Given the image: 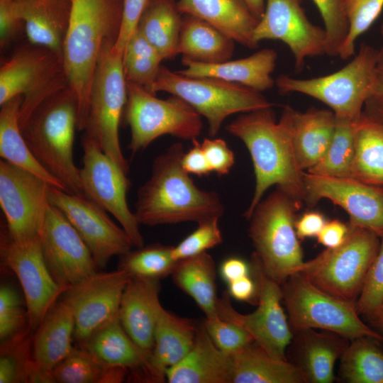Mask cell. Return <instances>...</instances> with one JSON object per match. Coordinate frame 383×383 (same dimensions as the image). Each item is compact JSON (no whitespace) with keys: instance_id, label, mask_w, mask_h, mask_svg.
<instances>
[{"instance_id":"cell-1","label":"cell","mask_w":383,"mask_h":383,"mask_svg":"<svg viewBox=\"0 0 383 383\" xmlns=\"http://www.w3.org/2000/svg\"><path fill=\"white\" fill-rule=\"evenodd\" d=\"M294 109L283 107L278 121L272 107L243 113L226 126L248 150L254 168L255 187L244 216L248 219L272 186L301 203L305 201L304 172L293 145Z\"/></svg>"},{"instance_id":"cell-2","label":"cell","mask_w":383,"mask_h":383,"mask_svg":"<svg viewBox=\"0 0 383 383\" xmlns=\"http://www.w3.org/2000/svg\"><path fill=\"white\" fill-rule=\"evenodd\" d=\"M184 152L176 143L155 158L150 178L138 191L134 214L140 224L198 223L223 216L219 195L198 188L183 168Z\"/></svg>"},{"instance_id":"cell-3","label":"cell","mask_w":383,"mask_h":383,"mask_svg":"<svg viewBox=\"0 0 383 383\" xmlns=\"http://www.w3.org/2000/svg\"><path fill=\"white\" fill-rule=\"evenodd\" d=\"M69 26L63 45V65L78 106L77 130L84 131L89 96L103 46L116 42L123 0H70Z\"/></svg>"},{"instance_id":"cell-4","label":"cell","mask_w":383,"mask_h":383,"mask_svg":"<svg viewBox=\"0 0 383 383\" xmlns=\"http://www.w3.org/2000/svg\"><path fill=\"white\" fill-rule=\"evenodd\" d=\"M77 121V99L67 86L42 103L21 131L40 165L59 179L68 192L84 195L79 169L73 157Z\"/></svg>"},{"instance_id":"cell-5","label":"cell","mask_w":383,"mask_h":383,"mask_svg":"<svg viewBox=\"0 0 383 383\" xmlns=\"http://www.w3.org/2000/svg\"><path fill=\"white\" fill-rule=\"evenodd\" d=\"M301 204L277 188L259 202L248 218L253 256L265 274L281 285L304 262L295 229Z\"/></svg>"},{"instance_id":"cell-6","label":"cell","mask_w":383,"mask_h":383,"mask_svg":"<svg viewBox=\"0 0 383 383\" xmlns=\"http://www.w3.org/2000/svg\"><path fill=\"white\" fill-rule=\"evenodd\" d=\"M146 89L153 94L165 91L183 99L206 118L211 137L217 135L229 116L274 105L262 92L244 85L213 77H190L162 65Z\"/></svg>"},{"instance_id":"cell-7","label":"cell","mask_w":383,"mask_h":383,"mask_svg":"<svg viewBox=\"0 0 383 383\" xmlns=\"http://www.w3.org/2000/svg\"><path fill=\"white\" fill-rule=\"evenodd\" d=\"M378 50L362 43L354 58L324 76L297 79L286 74L275 80L279 93H300L330 107L336 118L357 121L374 84Z\"/></svg>"},{"instance_id":"cell-8","label":"cell","mask_w":383,"mask_h":383,"mask_svg":"<svg viewBox=\"0 0 383 383\" xmlns=\"http://www.w3.org/2000/svg\"><path fill=\"white\" fill-rule=\"evenodd\" d=\"M348 225V235L340 245L326 248L304 262L296 273L328 294L355 303L380 243L373 232Z\"/></svg>"},{"instance_id":"cell-9","label":"cell","mask_w":383,"mask_h":383,"mask_svg":"<svg viewBox=\"0 0 383 383\" xmlns=\"http://www.w3.org/2000/svg\"><path fill=\"white\" fill-rule=\"evenodd\" d=\"M115 41L102 48L93 79L85 135L93 140L126 174L128 161L119 142L118 128L127 99L123 54Z\"/></svg>"},{"instance_id":"cell-10","label":"cell","mask_w":383,"mask_h":383,"mask_svg":"<svg viewBox=\"0 0 383 383\" xmlns=\"http://www.w3.org/2000/svg\"><path fill=\"white\" fill-rule=\"evenodd\" d=\"M282 288L294 333L318 329L338 333L350 340L364 336L383 340L382 335L361 320L355 303L328 294L296 273L291 275Z\"/></svg>"},{"instance_id":"cell-11","label":"cell","mask_w":383,"mask_h":383,"mask_svg":"<svg viewBox=\"0 0 383 383\" xmlns=\"http://www.w3.org/2000/svg\"><path fill=\"white\" fill-rule=\"evenodd\" d=\"M125 118L131 128L128 148L132 156L160 136L196 139L203 129L201 116L181 98L161 99L144 87L126 81Z\"/></svg>"},{"instance_id":"cell-12","label":"cell","mask_w":383,"mask_h":383,"mask_svg":"<svg viewBox=\"0 0 383 383\" xmlns=\"http://www.w3.org/2000/svg\"><path fill=\"white\" fill-rule=\"evenodd\" d=\"M68 86L63 58L38 46L16 52L0 68V106L22 96L21 129L46 99Z\"/></svg>"},{"instance_id":"cell-13","label":"cell","mask_w":383,"mask_h":383,"mask_svg":"<svg viewBox=\"0 0 383 383\" xmlns=\"http://www.w3.org/2000/svg\"><path fill=\"white\" fill-rule=\"evenodd\" d=\"M251 269L255 272L257 285V306L248 314L237 311L227 292L217 303L219 318L245 329L253 340L274 358L288 360L286 350L294 338L288 318L282 306V285L267 277L252 255Z\"/></svg>"},{"instance_id":"cell-14","label":"cell","mask_w":383,"mask_h":383,"mask_svg":"<svg viewBox=\"0 0 383 383\" xmlns=\"http://www.w3.org/2000/svg\"><path fill=\"white\" fill-rule=\"evenodd\" d=\"M79 178L84 194L111 213L130 236L133 246L144 245L140 223L127 203V174L91 138L84 135Z\"/></svg>"},{"instance_id":"cell-15","label":"cell","mask_w":383,"mask_h":383,"mask_svg":"<svg viewBox=\"0 0 383 383\" xmlns=\"http://www.w3.org/2000/svg\"><path fill=\"white\" fill-rule=\"evenodd\" d=\"M48 200L79 233L89 249L97 268H105L113 257L123 255L131 250L133 244L126 231L85 195L72 194L50 185Z\"/></svg>"},{"instance_id":"cell-16","label":"cell","mask_w":383,"mask_h":383,"mask_svg":"<svg viewBox=\"0 0 383 383\" xmlns=\"http://www.w3.org/2000/svg\"><path fill=\"white\" fill-rule=\"evenodd\" d=\"M50 184L11 163L0 161V206L6 218L4 230L14 241L39 237L48 208Z\"/></svg>"},{"instance_id":"cell-17","label":"cell","mask_w":383,"mask_h":383,"mask_svg":"<svg viewBox=\"0 0 383 383\" xmlns=\"http://www.w3.org/2000/svg\"><path fill=\"white\" fill-rule=\"evenodd\" d=\"M1 260L18 277L25 296L28 324L35 330L67 290L59 285L51 275L45 262L39 237L19 243L11 239L6 231L1 233Z\"/></svg>"},{"instance_id":"cell-18","label":"cell","mask_w":383,"mask_h":383,"mask_svg":"<svg viewBox=\"0 0 383 383\" xmlns=\"http://www.w3.org/2000/svg\"><path fill=\"white\" fill-rule=\"evenodd\" d=\"M303 0H265V11L254 31V40H279L291 50L295 68L301 72L306 60L327 55L324 28L307 18Z\"/></svg>"},{"instance_id":"cell-19","label":"cell","mask_w":383,"mask_h":383,"mask_svg":"<svg viewBox=\"0 0 383 383\" xmlns=\"http://www.w3.org/2000/svg\"><path fill=\"white\" fill-rule=\"evenodd\" d=\"M39 239L46 265L61 287L68 289L96 272L87 245L64 214L51 204Z\"/></svg>"},{"instance_id":"cell-20","label":"cell","mask_w":383,"mask_h":383,"mask_svg":"<svg viewBox=\"0 0 383 383\" xmlns=\"http://www.w3.org/2000/svg\"><path fill=\"white\" fill-rule=\"evenodd\" d=\"M131 277L121 269L96 272L64 292L62 300L72 308L74 316V338L80 345L118 316L122 295Z\"/></svg>"},{"instance_id":"cell-21","label":"cell","mask_w":383,"mask_h":383,"mask_svg":"<svg viewBox=\"0 0 383 383\" xmlns=\"http://www.w3.org/2000/svg\"><path fill=\"white\" fill-rule=\"evenodd\" d=\"M305 201L316 204L327 199L343 208L350 223L383 237V188L351 177L304 172Z\"/></svg>"},{"instance_id":"cell-22","label":"cell","mask_w":383,"mask_h":383,"mask_svg":"<svg viewBox=\"0 0 383 383\" xmlns=\"http://www.w3.org/2000/svg\"><path fill=\"white\" fill-rule=\"evenodd\" d=\"M160 280L131 277L118 311L120 321L131 339L150 355L157 317L162 307Z\"/></svg>"},{"instance_id":"cell-23","label":"cell","mask_w":383,"mask_h":383,"mask_svg":"<svg viewBox=\"0 0 383 383\" xmlns=\"http://www.w3.org/2000/svg\"><path fill=\"white\" fill-rule=\"evenodd\" d=\"M198 324L161 308L155 330L154 346L143 370L151 382H162L166 372L177 364L191 349Z\"/></svg>"},{"instance_id":"cell-24","label":"cell","mask_w":383,"mask_h":383,"mask_svg":"<svg viewBox=\"0 0 383 383\" xmlns=\"http://www.w3.org/2000/svg\"><path fill=\"white\" fill-rule=\"evenodd\" d=\"M170 383H232V356L213 342L203 323L187 354L166 372Z\"/></svg>"},{"instance_id":"cell-25","label":"cell","mask_w":383,"mask_h":383,"mask_svg":"<svg viewBox=\"0 0 383 383\" xmlns=\"http://www.w3.org/2000/svg\"><path fill=\"white\" fill-rule=\"evenodd\" d=\"M277 60V52L265 48L249 57L216 64L182 60L185 69L177 71L190 77H213L240 84L260 92L275 84L272 77Z\"/></svg>"},{"instance_id":"cell-26","label":"cell","mask_w":383,"mask_h":383,"mask_svg":"<svg viewBox=\"0 0 383 383\" xmlns=\"http://www.w3.org/2000/svg\"><path fill=\"white\" fill-rule=\"evenodd\" d=\"M179 10L209 23L235 42L250 49L259 44L254 31L260 19L245 0H179Z\"/></svg>"},{"instance_id":"cell-27","label":"cell","mask_w":383,"mask_h":383,"mask_svg":"<svg viewBox=\"0 0 383 383\" xmlns=\"http://www.w3.org/2000/svg\"><path fill=\"white\" fill-rule=\"evenodd\" d=\"M295 334L292 339L296 359L294 364L301 370L307 382H333L335 362L349 345L350 339L333 332L316 329Z\"/></svg>"},{"instance_id":"cell-28","label":"cell","mask_w":383,"mask_h":383,"mask_svg":"<svg viewBox=\"0 0 383 383\" xmlns=\"http://www.w3.org/2000/svg\"><path fill=\"white\" fill-rule=\"evenodd\" d=\"M16 2L29 41L62 57L71 1L23 0Z\"/></svg>"},{"instance_id":"cell-29","label":"cell","mask_w":383,"mask_h":383,"mask_svg":"<svg viewBox=\"0 0 383 383\" xmlns=\"http://www.w3.org/2000/svg\"><path fill=\"white\" fill-rule=\"evenodd\" d=\"M331 110L311 107L305 112L294 110L292 137L300 168L308 170L317 164L328 150L335 129Z\"/></svg>"},{"instance_id":"cell-30","label":"cell","mask_w":383,"mask_h":383,"mask_svg":"<svg viewBox=\"0 0 383 383\" xmlns=\"http://www.w3.org/2000/svg\"><path fill=\"white\" fill-rule=\"evenodd\" d=\"M232 356V383H305L301 370L273 357L255 341Z\"/></svg>"},{"instance_id":"cell-31","label":"cell","mask_w":383,"mask_h":383,"mask_svg":"<svg viewBox=\"0 0 383 383\" xmlns=\"http://www.w3.org/2000/svg\"><path fill=\"white\" fill-rule=\"evenodd\" d=\"M75 321L72 308L57 301L37 328L33 339V360L52 371L74 347L72 345Z\"/></svg>"},{"instance_id":"cell-32","label":"cell","mask_w":383,"mask_h":383,"mask_svg":"<svg viewBox=\"0 0 383 383\" xmlns=\"http://www.w3.org/2000/svg\"><path fill=\"white\" fill-rule=\"evenodd\" d=\"M81 345L105 367L143 370L150 357L128 335L122 326L118 314Z\"/></svg>"},{"instance_id":"cell-33","label":"cell","mask_w":383,"mask_h":383,"mask_svg":"<svg viewBox=\"0 0 383 383\" xmlns=\"http://www.w3.org/2000/svg\"><path fill=\"white\" fill-rule=\"evenodd\" d=\"M234 48L233 39L209 23L183 14L177 49L182 60L221 63L231 60Z\"/></svg>"},{"instance_id":"cell-34","label":"cell","mask_w":383,"mask_h":383,"mask_svg":"<svg viewBox=\"0 0 383 383\" xmlns=\"http://www.w3.org/2000/svg\"><path fill=\"white\" fill-rule=\"evenodd\" d=\"M22 96H17L4 104L0 110V156L11 165L28 171L50 185L68 192L65 186L47 171L28 147L19 124Z\"/></svg>"},{"instance_id":"cell-35","label":"cell","mask_w":383,"mask_h":383,"mask_svg":"<svg viewBox=\"0 0 383 383\" xmlns=\"http://www.w3.org/2000/svg\"><path fill=\"white\" fill-rule=\"evenodd\" d=\"M174 284L189 296L206 318L218 316L214 260L207 252L178 260L171 274Z\"/></svg>"},{"instance_id":"cell-36","label":"cell","mask_w":383,"mask_h":383,"mask_svg":"<svg viewBox=\"0 0 383 383\" xmlns=\"http://www.w3.org/2000/svg\"><path fill=\"white\" fill-rule=\"evenodd\" d=\"M350 177L383 188V125L363 112L355 129Z\"/></svg>"},{"instance_id":"cell-37","label":"cell","mask_w":383,"mask_h":383,"mask_svg":"<svg viewBox=\"0 0 383 383\" xmlns=\"http://www.w3.org/2000/svg\"><path fill=\"white\" fill-rule=\"evenodd\" d=\"M183 14L175 0H149L136 29L157 50L163 60L177 54Z\"/></svg>"},{"instance_id":"cell-38","label":"cell","mask_w":383,"mask_h":383,"mask_svg":"<svg viewBox=\"0 0 383 383\" xmlns=\"http://www.w3.org/2000/svg\"><path fill=\"white\" fill-rule=\"evenodd\" d=\"M375 338L351 340L340 359L339 374L349 383H383V350Z\"/></svg>"},{"instance_id":"cell-39","label":"cell","mask_w":383,"mask_h":383,"mask_svg":"<svg viewBox=\"0 0 383 383\" xmlns=\"http://www.w3.org/2000/svg\"><path fill=\"white\" fill-rule=\"evenodd\" d=\"M173 246L155 243L137 248L120 256L118 269L131 277L160 280L171 275L178 260L172 255Z\"/></svg>"},{"instance_id":"cell-40","label":"cell","mask_w":383,"mask_h":383,"mask_svg":"<svg viewBox=\"0 0 383 383\" xmlns=\"http://www.w3.org/2000/svg\"><path fill=\"white\" fill-rule=\"evenodd\" d=\"M332 141L324 155L308 172L330 177H350L354 135L357 121L336 118Z\"/></svg>"},{"instance_id":"cell-41","label":"cell","mask_w":383,"mask_h":383,"mask_svg":"<svg viewBox=\"0 0 383 383\" xmlns=\"http://www.w3.org/2000/svg\"><path fill=\"white\" fill-rule=\"evenodd\" d=\"M348 32L338 56L343 60L355 54V42L377 20L383 9V0H344Z\"/></svg>"},{"instance_id":"cell-42","label":"cell","mask_w":383,"mask_h":383,"mask_svg":"<svg viewBox=\"0 0 383 383\" xmlns=\"http://www.w3.org/2000/svg\"><path fill=\"white\" fill-rule=\"evenodd\" d=\"M106 367L84 349L74 348L52 374L58 383H101Z\"/></svg>"},{"instance_id":"cell-43","label":"cell","mask_w":383,"mask_h":383,"mask_svg":"<svg viewBox=\"0 0 383 383\" xmlns=\"http://www.w3.org/2000/svg\"><path fill=\"white\" fill-rule=\"evenodd\" d=\"M382 238L378 252L355 301L357 313L366 316L369 319L383 310V237Z\"/></svg>"},{"instance_id":"cell-44","label":"cell","mask_w":383,"mask_h":383,"mask_svg":"<svg viewBox=\"0 0 383 383\" xmlns=\"http://www.w3.org/2000/svg\"><path fill=\"white\" fill-rule=\"evenodd\" d=\"M319 11L327 37V55L338 56L348 32L344 0H312Z\"/></svg>"},{"instance_id":"cell-45","label":"cell","mask_w":383,"mask_h":383,"mask_svg":"<svg viewBox=\"0 0 383 383\" xmlns=\"http://www.w3.org/2000/svg\"><path fill=\"white\" fill-rule=\"evenodd\" d=\"M219 219L211 218L199 222L195 231L177 245L173 246L174 260H180L198 255L221 244L223 237L218 225Z\"/></svg>"},{"instance_id":"cell-46","label":"cell","mask_w":383,"mask_h":383,"mask_svg":"<svg viewBox=\"0 0 383 383\" xmlns=\"http://www.w3.org/2000/svg\"><path fill=\"white\" fill-rule=\"evenodd\" d=\"M28 348L23 335L1 343L0 383L27 382Z\"/></svg>"},{"instance_id":"cell-47","label":"cell","mask_w":383,"mask_h":383,"mask_svg":"<svg viewBox=\"0 0 383 383\" xmlns=\"http://www.w3.org/2000/svg\"><path fill=\"white\" fill-rule=\"evenodd\" d=\"M27 318L22 301L14 288L1 284L0 288V339L1 343L10 340L21 334Z\"/></svg>"},{"instance_id":"cell-48","label":"cell","mask_w":383,"mask_h":383,"mask_svg":"<svg viewBox=\"0 0 383 383\" xmlns=\"http://www.w3.org/2000/svg\"><path fill=\"white\" fill-rule=\"evenodd\" d=\"M202 323L214 344L226 353L233 355L254 341L242 327L218 316L206 318Z\"/></svg>"},{"instance_id":"cell-49","label":"cell","mask_w":383,"mask_h":383,"mask_svg":"<svg viewBox=\"0 0 383 383\" xmlns=\"http://www.w3.org/2000/svg\"><path fill=\"white\" fill-rule=\"evenodd\" d=\"M162 60L157 52L123 53V71L126 81L148 88L154 81Z\"/></svg>"},{"instance_id":"cell-50","label":"cell","mask_w":383,"mask_h":383,"mask_svg":"<svg viewBox=\"0 0 383 383\" xmlns=\"http://www.w3.org/2000/svg\"><path fill=\"white\" fill-rule=\"evenodd\" d=\"M201 144L212 172L219 176L228 174L235 157L226 142L221 138H205Z\"/></svg>"},{"instance_id":"cell-51","label":"cell","mask_w":383,"mask_h":383,"mask_svg":"<svg viewBox=\"0 0 383 383\" xmlns=\"http://www.w3.org/2000/svg\"><path fill=\"white\" fill-rule=\"evenodd\" d=\"M149 0H123L121 29L115 43L116 50L123 53L128 40L137 27L139 18Z\"/></svg>"},{"instance_id":"cell-52","label":"cell","mask_w":383,"mask_h":383,"mask_svg":"<svg viewBox=\"0 0 383 383\" xmlns=\"http://www.w3.org/2000/svg\"><path fill=\"white\" fill-rule=\"evenodd\" d=\"M381 33L383 36V24ZM363 113L383 125V44L378 50L374 84L365 104Z\"/></svg>"},{"instance_id":"cell-53","label":"cell","mask_w":383,"mask_h":383,"mask_svg":"<svg viewBox=\"0 0 383 383\" xmlns=\"http://www.w3.org/2000/svg\"><path fill=\"white\" fill-rule=\"evenodd\" d=\"M23 24L17 9L16 0H0V44L3 48L15 36Z\"/></svg>"},{"instance_id":"cell-54","label":"cell","mask_w":383,"mask_h":383,"mask_svg":"<svg viewBox=\"0 0 383 383\" xmlns=\"http://www.w3.org/2000/svg\"><path fill=\"white\" fill-rule=\"evenodd\" d=\"M182 165L189 174L199 177L207 176L212 170L201 148V144L196 140H192V147L184 152Z\"/></svg>"},{"instance_id":"cell-55","label":"cell","mask_w":383,"mask_h":383,"mask_svg":"<svg viewBox=\"0 0 383 383\" xmlns=\"http://www.w3.org/2000/svg\"><path fill=\"white\" fill-rule=\"evenodd\" d=\"M348 231L349 225L340 220L326 221L317 236L318 242L326 248H336L345 241Z\"/></svg>"},{"instance_id":"cell-56","label":"cell","mask_w":383,"mask_h":383,"mask_svg":"<svg viewBox=\"0 0 383 383\" xmlns=\"http://www.w3.org/2000/svg\"><path fill=\"white\" fill-rule=\"evenodd\" d=\"M326 220L324 216L318 211L304 213L295 221V229L299 239L317 237Z\"/></svg>"},{"instance_id":"cell-57","label":"cell","mask_w":383,"mask_h":383,"mask_svg":"<svg viewBox=\"0 0 383 383\" xmlns=\"http://www.w3.org/2000/svg\"><path fill=\"white\" fill-rule=\"evenodd\" d=\"M231 298L240 301H257V285L250 275L228 283L226 291Z\"/></svg>"},{"instance_id":"cell-58","label":"cell","mask_w":383,"mask_h":383,"mask_svg":"<svg viewBox=\"0 0 383 383\" xmlns=\"http://www.w3.org/2000/svg\"><path fill=\"white\" fill-rule=\"evenodd\" d=\"M251 266L245 260L235 257L226 259L220 267V275L227 284L250 275Z\"/></svg>"},{"instance_id":"cell-59","label":"cell","mask_w":383,"mask_h":383,"mask_svg":"<svg viewBox=\"0 0 383 383\" xmlns=\"http://www.w3.org/2000/svg\"><path fill=\"white\" fill-rule=\"evenodd\" d=\"M27 382H55L52 371L40 366L33 359L29 360L26 367Z\"/></svg>"},{"instance_id":"cell-60","label":"cell","mask_w":383,"mask_h":383,"mask_svg":"<svg viewBox=\"0 0 383 383\" xmlns=\"http://www.w3.org/2000/svg\"><path fill=\"white\" fill-rule=\"evenodd\" d=\"M245 1L252 13L260 19L265 11V0H245Z\"/></svg>"},{"instance_id":"cell-61","label":"cell","mask_w":383,"mask_h":383,"mask_svg":"<svg viewBox=\"0 0 383 383\" xmlns=\"http://www.w3.org/2000/svg\"><path fill=\"white\" fill-rule=\"evenodd\" d=\"M372 325L383 334V310L369 319Z\"/></svg>"},{"instance_id":"cell-62","label":"cell","mask_w":383,"mask_h":383,"mask_svg":"<svg viewBox=\"0 0 383 383\" xmlns=\"http://www.w3.org/2000/svg\"><path fill=\"white\" fill-rule=\"evenodd\" d=\"M16 1H23V0H16Z\"/></svg>"},{"instance_id":"cell-63","label":"cell","mask_w":383,"mask_h":383,"mask_svg":"<svg viewBox=\"0 0 383 383\" xmlns=\"http://www.w3.org/2000/svg\"></svg>"}]
</instances>
